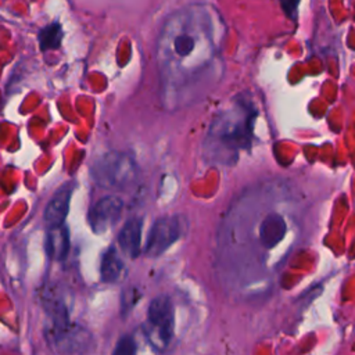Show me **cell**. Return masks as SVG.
Here are the masks:
<instances>
[{
    "mask_svg": "<svg viewBox=\"0 0 355 355\" xmlns=\"http://www.w3.org/2000/svg\"><path fill=\"white\" fill-rule=\"evenodd\" d=\"M44 334L49 345L58 352H85L92 344L89 331L73 323L68 327L47 331Z\"/></svg>",
    "mask_w": 355,
    "mask_h": 355,
    "instance_id": "52a82bcc",
    "label": "cell"
},
{
    "mask_svg": "<svg viewBox=\"0 0 355 355\" xmlns=\"http://www.w3.org/2000/svg\"><path fill=\"white\" fill-rule=\"evenodd\" d=\"M44 248L51 259L64 261L69 252L68 227L65 225L49 227Z\"/></svg>",
    "mask_w": 355,
    "mask_h": 355,
    "instance_id": "30bf717a",
    "label": "cell"
},
{
    "mask_svg": "<svg viewBox=\"0 0 355 355\" xmlns=\"http://www.w3.org/2000/svg\"><path fill=\"white\" fill-rule=\"evenodd\" d=\"M101 280L105 283H118L125 275V263L116 250L110 247L101 257L100 263Z\"/></svg>",
    "mask_w": 355,
    "mask_h": 355,
    "instance_id": "7c38bea8",
    "label": "cell"
},
{
    "mask_svg": "<svg viewBox=\"0 0 355 355\" xmlns=\"http://www.w3.org/2000/svg\"><path fill=\"white\" fill-rule=\"evenodd\" d=\"M135 352H136V343L132 336H122L114 348V354L130 355Z\"/></svg>",
    "mask_w": 355,
    "mask_h": 355,
    "instance_id": "9a60e30c",
    "label": "cell"
},
{
    "mask_svg": "<svg viewBox=\"0 0 355 355\" xmlns=\"http://www.w3.org/2000/svg\"><path fill=\"white\" fill-rule=\"evenodd\" d=\"M191 18H176L173 25H168L164 29L161 37L159 51L164 54L165 69L172 73L178 69H198L201 62H208L200 55H196L197 46L209 42V36L200 29H196Z\"/></svg>",
    "mask_w": 355,
    "mask_h": 355,
    "instance_id": "7a4b0ae2",
    "label": "cell"
},
{
    "mask_svg": "<svg viewBox=\"0 0 355 355\" xmlns=\"http://www.w3.org/2000/svg\"><path fill=\"white\" fill-rule=\"evenodd\" d=\"M186 222L180 215L162 216L154 222L151 229L148 230L144 254L150 258L159 257L164 254L184 232Z\"/></svg>",
    "mask_w": 355,
    "mask_h": 355,
    "instance_id": "5b68a950",
    "label": "cell"
},
{
    "mask_svg": "<svg viewBox=\"0 0 355 355\" xmlns=\"http://www.w3.org/2000/svg\"><path fill=\"white\" fill-rule=\"evenodd\" d=\"M62 36H64V31L60 22H51L39 31V35H37L39 46L43 51L55 50L61 44Z\"/></svg>",
    "mask_w": 355,
    "mask_h": 355,
    "instance_id": "4fadbf2b",
    "label": "cell"
},
{
    "mask_svg": "<svg viewBox=\"0 0 355 355\" xmlns=\"http://www.w3.org/2000/svg\"><path fill=\"white\" fill-rule=\"evenodd\" d=\"M140 298V293L135 287H129L121 294V311L123 315L130 312V309L136 305Z\"/></svg>",
    "mask_w": 355,
    "mask_h": 355,
    "instance_id": "5bb4252c",
    "label": "cell"
},
{
    "mask_svg": "<svg viewBox=\"0 0 355 355\" xmlns=\"http://www.w3.org/2000/svg\"><path fill=\"white\" fill-rule=\"evenodd\" d=\"M286 233V222L277 214H269L259 225V241L266 248H273Z\"/></svg>",
    "mask_w": 355,
    "mask_h": 355,
    "instance_id": "8fae6325",
    "label": "cell"
},
{
    "mask_svg": "<svg viewBox=\"0 0 355 355\" xmlns=\"http://www.w3.org/2000/svg\"><path fill=\"white\" fill-rule=\"evenodd\" d=\"M141 227L143 222L140 218H130L118 234V244L129 258H136L141 251Z\"/></svg>",
    "mask_w": 355,
    "mask_h": 355,
    "instance_id": "9c48e42d",
    "label": "cell"
},
{
    "mask_svg": "<svg viewBox=\"0 0 355 355\" xmlns=\"http://www.w3.org/2000/svg\"><path fill=\"white\" fill-rule=\"evenodd\" d=\"M90 176L96 184L104 189H123L137 176L135 159L121 151H110L100 155L90 168Z\"/></svg>",
    "mask_w": 355,
    "mask_h": 355,
    "instance_id": "3957f363",
    "label": "cell"
},
{
    "mask_svg": "<svg viewBox=\"0 0 355 355\" xmlns=\"http://www.w3.org/2000/svg\"><path fill=\"white\" fill-rule=\"evenodd\" d=\"M72 191L73 183H65L54 193V196L47 202L43 218L49 227L64 225L65 218L68 215Z\"/></svg>",
    "mask_w": 355,
    "mask_h": 355,
    "instance_id": "ba28073f",
    "label": "cell"
},
{
    "mask_svg": "<svg viewBox=\"0 0 355 355\" xmlns=\"http://www.w3.org/2000/svg\"><path fill=\"white\" fill-rule=\"evenodd\" d=\"M279 1H280L282 10L284 11V14H286L288 18L295 19V18H297V10H298L300 0H279Z\"/></svg>",
    "mask_w": 355,
    "mask_h": 355,
    "instance_id": "2e32d148",
    "label": "cell"
},
{
    "mask_svg": "<svg viewBox=\"0 0 355 355\" xmlns=\"http://www.w3.org/2000/svg\"><path fill=\"white\" fill-rule=\"evenodd\" d=\"M122 208L123 201L116 196H105L100 198L87 212V222L92 230L101 234L114 227L121 219Z\"/></svg>",
    "mask_w": 355,
    "mask_h": 355,
    "instance_id": "8992f818",
    "label": "cell"
},
{
    "mask_svg": "<svg viewBox=\"0 0 355 355\" xmlns=\"http://www.w3.org/2000/svg\"><path fill=\"white\" fill-rule=\"evenodd\" d=\"M257 108L245 97L234 98L230 107L212 119L205 141L204 155L209 162L232 165L240 151L248 148L252 137Z\"/></svg>",
    "mask_w": 355,
    "mask_h": 355,
    "instance_id": "6da1fadb",
    "label": "cell"
},
{
    "mask_svg": "<svg viewBox=\"0 0 355 355\" xmlns=\"http://www.w3.org/2000/svg\"><path fill=\"white\" fill-rule=\"evenodd\" d=\"M143 330L154 349L168 348L175 331V308L168 295H157L150 302Z\"/></svg>",
    "mask_w": 355,
    "mask_h": 355,
    "instance_id": "277c9868",
    "label": "cell"
}]
</instances>
